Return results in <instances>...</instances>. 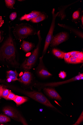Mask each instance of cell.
<instances>
[{
    "label": "cell",
    "mask_w": 83,
    "mask_h": 125,
    "mask_svg": "<svg viewBox=\"0 0 83 125\" xmlns=\"http://www.w3.org/2000/svg\"><path fill=\"white\" fill-rule=\"evenodd\" d=\"M70 55L68 52L65 53L64 54V59L65 62L68 63H69V60Z\"/></svg>",
    "instance_id": "25"
},
{
    "label": "cell",
    "mask_w": 83,
    "mask_h": 125,
    "mask_svg": "<svg viewBox=\"0 0 83 125\" xmlns=\"http://www.w3.org/2000/svg\"><path fill=\"white\" fill-rule=\"evenodd\" d=\"M17 17V14L16 12L12 13L9 16V18L11 21H13L16 19Z\"/></svg>",
    "instance_id": "28"
},
{
    "label": "cell",
    "mask_w": 83,
    "mask_h": 125,
    "mask_svg": "<svg viewBox=\"0 0 83 125\" xmlns=\"http://www.w3.org/2000/svg\"><path fill=\"white\" fill-rule=\"evenodd\" d=\"M80 52L78 51H73L69 52V54L71 56H73Z\"/></svg>",
    "instance_id": "29"
},
{
    "label": "cell",
    "mask_w": 83,
    "mask_h": 125,
    "mask_svg": "<svg viewBox=\"0 0 83 125\" xmlns=\"http://www.w3.org/2000/svg\"><path fill=\"white\" fill-rule=\"evenodd\" d=\"M43 90L45 93L50 98L58 101L62 100V98L54 88L46 87L44 88Z\"/></svg>",
    "instance_id": "10"
},
{
    "label": "cell",
    "mask_w": 83,
    "mask_h": 125,
    "mask_svg": "<svg viewBox=\"0 0 83 125\" xmlns=\"http://www.w3.org/2000/svg\"><path fill=\"white\" fill-rule=\"evenodd\" d=\"M42 56L39 58V62L37 69V73L38 75L43 78H48L52 76V74L46 69L43 62Z\"/></svg>",
    "instance_id": "9"
},
{
    "label": "cell",
    "mask_w": 83,
    "mask_h": 125,
    "mask_svg": "<svg viewBox=\"0 0 83 125\" xmlns=\"http://www.w3.org/2000/svg\"><path fill=\"white\" fill-rule=\"evenodd\" d=\"M34 43L23 40L21 45L22 50L25 52L28 53L30 51L35 47Z\"/></svg>",
    "instance_id": "14"
},
{
    "label": "cell",
    "mask_w": 83,
    "mask_h": 125,
    "mask_svg": "<svg viewBox=\"0 0 83 125\" xmlns=\"http://www.w3.org/2000/svg\"><path fill=\"white\" fill-rule=\"evenodd\" d=\"M68 35L65 32H61L53 37L50 43V46L53 47L65 41L68 39Z\"/></svg>",
    "instance_id": "8"
},
{
    "label": "cell",
    "mask_w": 83,
    "mask_h": 125,
    "mask_svg": "<svg viewBox=\"0 0 83 125\" xmlns=\"http://www.w3.org/2000/svg\"><path fill=\"white\" fill-rule=\"evenodd\" d=\"M59 12L55 13V9H53L52 12L53 16L52 21L51 27L46 38L45 45L44 48L42 56L43 57L45 54L47 49L53 37V34L55 26V21L56 18L58 15Z\"/></svg>",
    "instance_id": "6"
},
{
    "label": "cell",
    "mask_w": 83,
    "mask_h": 125,
    "mask_svg": "<svg viewBox=\"0 0 83 125\" xmlns=\"http://www.w3.org/2000/svg\"><path fill=\"white\" fill-rule=\"evenodd\" d=\"M9 117L6 115L0 114V123H6L10 121Z\"/></svg>",
    "instance_id": "18"
},
{
    "label": "cell",
    "mask_w": 83,
    "mask_h": 125,
    "mask_svg": "<svg viewBox=\"0 0 83 125\" xmlns=\"http://www.w3.org/2000/svg\"><path fill=\"white\" fill-rule=\"evenodd\" d=\"M13 87H14L13 89L14 90L25 94L46 106L62 114L60 111L51 103L49 100L42 93L34 91H27L15 86Z\"/></svg>",
    "instance_id": "2"
},
{
    "label": "cell",
    "mask_w": 83,
    "mask_h": 125,
    "mask_svg": "<svg viewBox=\"0 0 83 125\" xmlns=\"http://www.w3.org/2000/svg\"><path fill=\"white\" fill-rule=\"evenodd\" d=\"M42 14L37 11H33L28 14H25L20 18V21L26 20L29 21L30 20L37 17Z\"/></svg>",
    "instance_id": "13"
},
{
    "label": "cell",
    "mask_w": 83,
    "mask_h": 125,
    "mask_svg": "<svg viewBox=\"0 0 83 125\" xmlns=\"http://www.w3.org/2000/svg\"><path fill=\"white\" fill-rule=\"evenodd\" d=\"M46 18V16L45 15L42 14L37 17L31 20V21L33 23H37L43 21Z\"/></svg>",
    "instance_id": "17"
},
{
    "label": "cell",
    "mask_w": 83,
    "mask_h": 125,
    "mask_svg": "<svg viewBox=\"0 0 83 125\" xmlns=\"http://www.w3.org/2000/svg\"><path fill=\"white\" fill-rule=\"evenodd\" d=\"M19 74L17 73V71H9L7 72V78L8 82L11 81H18V77Z\"/></svg>",
    "instance_id": "12"
},
{
    "label": "cell",
    "mask_w": 83,
    "mask_h": 125,
    "mask_svg": "<svg viewBox=\"0 0 83 125\" xmlns=\"http://www.w3.org/2000/svg\"><path fill=\"white\" fill-rule=\"evenodd\" d=\"M4 23V21L1 16H0V27H1Z\"/></svg>",
    "instance_id": "30"
},
{
    "label": "cell",
    "mask_w": 83,
    "mask_h": 125,
    "mask_svg": "<svg viewBox=\"0 0 83 125\" xmlns=\"http://www.w3.org/2000/svg\"><path fill=\"white\" fill-rule=\"evenodd\" d=\"M4 114L15 121L20 122L23 125H28L26 120L16 109L9 106L4 107L3 109Z\"/></svg>",
    "instance_id": "4"
},
{
    "label": "cell",
    "mask_w": 83,
    "mask_h": 125,
    "mask_svg": "<svg viewBox=\"0 0 83 125\" xmlns=\"http://www.w3.org/2000/svg\"><path fill=\"white\" fill-rule=\"evenodd\" d=\"M73 57L74 58L83 61V52H80Z\"/></svg>",
    "instance_id": "22"
},
{
    "label": "cell",
    "mask_w": 83,
    "mask_h": 125,
    "mask_svg": "<svg viewBox=\"0 0 83 125\" xmlns=\"http://www.w3.org/2000/svg\"><path fill=\"white\" fill-rule=\"evenodd\" d=\"M83 111H82L81 114L79 116V118L78 119L77 121L73 125H78L81 124L83 120Z\"/></svg>",
    "instance_id": "23"
},
{
    "label": "cell",
    "mask_w": 83,
    "mask_h": 125,
    "mask_svg": "<svg viewBox=\"0 0 83 125\" xmlns=\"http://www.w3.org/2000/svg\"><path fill=\"white\" fill-rule=\"evenodd\" d=\"M39 42L36 48L31 54L24 62L21 66V67L23 70L26 71L31 70L36 62L38 57L42 39L40 31L38 32Z\"/></svg>",
    "instance_id": "3"
},
{
    "label": "cell",
    "mask_w": 83,
    "mask_h": 125,
    "mask_svg": "<svg viewBox=\"0 0 83 125\" xmlns=\"http://www.w3.org/2000/svg\"><path fill=\"white\" fill-rule=\"evenodd\" d=\"M16 95L10 91L7 99L14 100L15 98Z\"/></svg>",
    "instance_id": "24"
},
{
    "label": "cell",
    "mask_w": 83,
    "mask_h": 125,
    "mask_svg": "<svg viewBox=\"0 0 83 125\" xmlns=\"http://www.w3.org/2000/svg\"><path fill=\"white\" fill-rule=\"evenodd\" d=\"M33 30L31 28L27 26H21L19 27L16 31V37L19 40L26 38L32 35Z\"/></svg>",
    "instance_id": "7"
},
{
    "label": "cell",
    "mask_w": 83,
    "mask_h": 125,
    "mask_svg": "<svg viewBox=\"0 0 83 125\" xmlns=\"http://www.w3.org/2000/svg\"><path fill=\"white\" fill-rule=\"evenodd\" d=\"M17 51L14 41L10 34L0 48V61L6 62L12 66L18 68Z\"/></svg>",
    "instance_id": "1"
},
{
    "label": "cell",
    "mask_w": 83,
    "mask_h": 125,
    "mask_svg": "<svg viewBox=\"0 0 83 125\" xmlns=\"http://www.w3.org/2000/svg\"><path fill=\"white\" fill-rule=\"evenodd\" d=\"M80 12L79 11L77 10L74 13L73 17L74 19H78L79 16Z\"/></svg>",
    "instance_id": "27"
},
{
    "label": "cell",
    "mask_w": 83,
    "mask_h": 125,
    "mask_svg": "<svg viewBox=\"0 0 83 125\" xmlns=\"http://www.w3.org/2000/svg\"><path fill=\"white\" fill-rule=\"evenodd\" d=\"M81 21L82 22V25H83V16H82V17L81 18Z\"/></svg>",
    "instance_id": "33"
},
{
    "label": "cell",
    "mask_w": 83,
    "mask_h": 125,
    "mask_svg": "<svg viewBox=\"0 0 83 125\" xmlns=\"http://www.w3.org/2000/svg\"><path fill=\"white\" fill-rule=\"evenodd\" d=\"M5 2L6 6L10 9H14L13 6L15 2L14 0H5Z\"/></svg>",
    "instance_id": "19"
},
{
    "label": "cell",
    "mask_w": 83,
    "mask_h": 125,
    "mask_svg": "<svg viewBox=\"0 0 83 125\" xmlns=\"http://www.w3.org/2000/svg\"><path fill=\"white\" fill-rule=\"evenodd\" d=\"M10 91L8 89L2 87L1 97L7 99Z\"/></svg>",
    "instance_id": "20"
},
{
    "label": "cell",
    "mask_w": 83,
    "mask_h": 125,
    "mask_svg": "<svg viewBox=\"0 0 83 125\" xmlns=\"http://www.w3.org/2000/svg\"><path fill=\"white\" fill-rule=\"evenodd\" d=\"M28 99V98L27 97L16 95L15 98L13 101L17 106H19L27 101Z\"/></svg>",
    "instance_id": "15"
},
{
    "label": "cell",
    "mask_w": 83,
    "mask_h": 125,
    "mask_svg": "<svg viewBox=\"0 0 83 125\" xmlns=\"http://www.w3.org/2000/svg\"><path fill=\"white\" fill-rule=\"evenodd\" d=\"M83 79V74L79 73L77 76L65 81L55 83H37L35 84L39 89H41L47 87H56L63 84L69 83L77 81L82 80Z\"/></svg>",
    "instance_id": "5"
},
{
    "label": "cell",
    "mask_w": 83,
    "mask_h": 125,
    "mask_svg": "<svg viewBox=\"0 0 83 125\" xmlns=\"http://www.w3.org/2000/svg\"><path fill=\"white\" fill-rule=\"evenodd\" d=\"M3 31H0V42L3 39Z\"/></svg>",
    "instance_id": "31"
},
{
    "label": "cell",
    "mask_w": 83,
    "mask_h": 125,
    "mask_svg": "<svg viewBox=\"0 0 83 125\" xmlns=\"http://www.w3.org/2000/svg\"><path fill=\"white\" fill-rule=\"evenodd\" d=\"M32 79V73L28 71L25 72L18 79V81L25 85L30 83Z\"/></svg>",
    "instance_id": "11"
},
{
    "label": "cell",
    "mask_w": 83,
    "mask_h": 125,
    "mask_svg": "<svg viewBox=\"0 0 83 125\" xmlns=\"http://www.w3.org/2000/svg\"><path fill=\"white\" fill-rule=\"evenodd\" d=\"M2 87L0 86V98L1 97V95L2 92Z\"/></svg>",
    "instance_id": "32"
},
{
    "label": "cell",
    "mask_w": 83,
    "mask_h": 125,
    "mask_svg": "<svg viewBox=\"0 0 83 125\" xmlns=\"http://www.w3.org/2000/svg\"><path fill=\"white\" fill-rule=\"evenodd\" d=\"M59 77L61 79H64L66 77V73L64 71H61L59 74Z\"/></svg>",
    "instance_id": "26"
},
{
    "label": "cell",
    "mask_w": 83,
    "mask_h": 125,
    "mask_svg": "<svg viewBox=\"0 0 83 125\" xmlns=\"http://www.w3.org/2000/svg\"><path fill=\"white\" fill-rule=\"evenodd\" d=\"M52 53L54 55L59 59H63L65 52L58 49L54 48L52 50Z\"/></svg>",
    "instance_id": "16"
},
{
    "label": "cell",
    "mask_w": 83,
    "mask_h": 125,
    "mask_svg": "<svg viewBox=\"0 0 83 125\" xmlns=\"http://www.w3.org/2000/svg\"><path fill=\"white\" fill-rule=\"evenodd\" d=\"M83 61L74 58L73 56H71L69 60V63L77 64L83 63Z\"/></svg>",
    "instance_id": "21"
}]
</instances>
